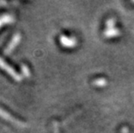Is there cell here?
Returning <instances> with one entry per match:
<instances>
[{
    "label": "cell",
    "mask_w": 134,
    "mask_h": 133,
    "mask_svg": "<svg viewBox=\"0 0 134 133\" xmlns=\"http://www.w3.org/2000/svg\"><path fill=\"white\" fill-rule=\"evenodd\" d=\"M0 68H2L4 71L6 72L11 78H13L16 81H21L22 80V76L18 73L13 67H11L9 64H7L3 59L0 57Z\"/></svg>",
    "instance_id": "6da1fadb"
},
{
    "label": "cell",
    "mask_w": 134,
    "mask_h": 133,
    "mask_svg": "<svg viewBox=\"0 0 134 133\" xmlns=\"http://www.w3.org/2000/svg\"><path fill=\"white\" fill-rule=\"evenodd\" d=\"M21 35H20L19 33H16L15 34V36H13L12 39H11V41L9 44H8V46L6 47V49L4 50V54H6V55H9L11 52L13 51L14 49H15V48L18 46V45L20 43V42H21Z\"/></svg>",
    "instance_id": "7a4b0ae2"
},
{
    "label": "cell",
    "mask_w": 134,
    "mask_h": 133,
    "mask_svg": "<svg viewBox=\"0 0 134 133\" xmlns=\"http://www.w3.org/2000/svg\"><path fill=\"white\" fill-rule=\"evenodd\" d=\"M0 117H1L2 118H4V119H5L6 121H9V122L15 124L18 126H22V127L26 126V124H25L24 123L21 122L20 120H18L16 118H14L13 116H11L10 113H8L6 111H4V110H3L1 108H0Z\"/></svg>",
    "instance_id": "3957f363"
},
{
    "label": "cell",
    "mask_w": 134,
    "mask_h": 133,
    "mask_svg": "<svg viewBox=\"0 0 134 133\" xmlns=\"http://www.w3.org/2000/svg\"><path fill=\"white\" fill-rule=\"evenodd\" d=\"M13 22H14L13 16L10 15V14H5V15H3V16H0V28H1L3 25L12 24Z\"/></svg>",
    "instance_id": "277c9868"
},
{
    "label": "cell",
    "mask_w": 134,
    "mask_h": 133,
    "mask_svg": "<svg viewBox=\"0 0 134 133\" xmlns=\"http://www.w3.org/2000/svg\"><path fill=\"white\" fill-rule=\"evenodd\" d=\"M21 70H22L23 74H24V75L25 76V77L29 78L30 76V70H29V67H28L25 64H23V65H22Z\"/></svg>",
    "instance_id": "5b68a950"
}]
</instances>
